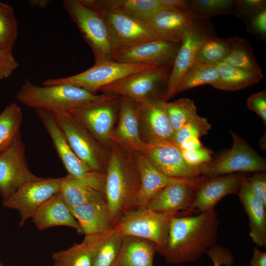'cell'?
Returning a JSON list of instances; mask_svg holds the SVG:
<instances>
[{
	"label": "cell",
	"mask_w": 266,
	"mask_h": 266,
	"mask_svg": "<svg viewBox=\"0 0 266 266\" xmlns=\"http://www.w3.org/2000/svg\"><path fill=\"white\" fill-rule=\"evenodd\" d=\"M140 180L134 153L115 144L110 151L105 177L104 196L114 226L136 207Z\"/></svg>",
	"instance_id": "7a4b0ae2"
},
{
	"label": "cell",
	"mask_w": 266,
	"mask_h": 266,
	"mask_svg": "<svg viewBox=\"0 0 266 266\" xmlns=\"http://www.w3.org/2000/svg\"><path fill=\"white\" fill-rule=\"evenodd\" d=\"M206 34L194 22L182 37L166 83L164 96L165 100L173 97V93L179 82L196 61L198 48Z\"/></svg>",
	"instance_id": "ffe728a7"
},
{
	"label": "cell",
	"mask_w": 266,
	"mask_h": 266,
	"mask_svg": "<svg viewBox=\"0 0 266 266\" xmlns=\"http://www.w3.org/2000/svg\"></svg>",
	"instance_id": "9f6ffc18"
},
{
	"label": "cell",
	"mask_w": 266,
	"mask_h": 266,
	"mask_svg": "<svg viewBox=\"0 0 266 266\" xmlns=\"http://www.w3.org/2000/svg\"><path fill=\"white\" fill-rule=\"evenodd\" d=\"M178 147L181 150L191 151L203 146L200 138L190 137L183 141Z\"/></svg>",
	"instance_id": "681fc988"
},
{
	"label": "cell",
	"mask_w": 266,
	"mask_h": 266,
	"mask_svg": "<svg viewBox=\"0 0 266 266\" xmlns=\"http://www.w3.org/2000/svg\"><path fill=\"white\" fill-rule=\"evenodd\" d=\"M218 219L214 208L192 216H173L166 242L158 251L169 264L193 262L213 246Z\"/></svg>",
	"instance_id": "6da1fadb"
},
{
	"label": "cell",
	"mask_w": 266,
	"mask_h": 266,
	"mask_svg": "<svg viewBox=\"0 0 266 266\" xmlns=\"http://www.w3.org/2000/svg\"><path fill=\"white\" fill-rule=\"evenodd\" d=\"M181 41L154 39L114 52L112 61L154 66H172Z\"/></svg>",
	"instance_id": "e0dca14e"
},
{
	"label": "cell",
	"mask_w": 266,
	"mask_h": 266,
	"mask_svg": "<svg viewBox=\"0 0 266 266\" xmlns=\"http://www.w3.org/2000/svg\"><path fill=\"white\" fill-rule=\"evenodd\" d=\"M120 97L107 93L103 98L88 101L68 111L101 144L111 150V136L118 116Z\"/></svg>",
	"instance_id": "5b68a950"
},
{
	"label": "cell",
	"mask_w": 266,
	"mask_h": 266,
	"mask_svg": "<svg viewBox=\"0 0 266 266\" xmlns=\"http://www.w3.org/2000/svg\"><path fill=\"white\" fill-rule=\"evenodd\" d=\"M217 252L213 249L208 251V255L213 261L214 266L229 264L230 260L228 255L221 251Z\"/></svg>",
	"instance_id": "c3c4849f"
},
{
	"label": "cell",
	"mask_w": 266,
	"mask_h": 266,
	"mask_svg": "<svg viewBox=\"0 0 266 266\" xmlns=\"http://www.w3.org/2000/svg\"><path fill=\"white\" fill-rule=\"evenodd\" d=\"M37 116L50 136L53 146L68 174L76 178L96 190L104 193L105 174L92 170L73 151L56 121L52 112L36 109Z\"/></svg>",
	"instance_id": "52a82bcc"
},
{
	"label": "cell",
	"mask_w": 266,
	"mask_h": 266,
	"mask_svg": "<svg viewBox=\"0 0 266 266\" xmlns=\"http://www.w3.org/2000/svg\"><path fill=\"white\" fill-rule=\"evenodd\" d=\"M230 38H221L206 34L197 53L196 61L209 65L222 62L231 49Z\"/></svg>",
	"instance_id": "e575fe53"
},
{
	"label": "cell",
	"mask_w": 266,
	"mask_h": 266,
	"mask_svg": "<svg viewBox=\"0 0 266 266\" xmlns=\"http://www.w3.org/2000/svg\"><path fill=\"white\" fill-rule=\"evenodd\" d=\"M232 146L205 164L204 176L213 177L236 172H263L266 161L236 133L231 131Z\"/></svg>",
	"instance_id": "8fae6325"
},
{
	"label": "cell",
	"mask_w": 266,
	"mask_h": 266,
	"mask_svg": "<svg viewBox=\"0 0 266 266\" xmlns=\"http://www.w3.org/2000/svg\"><path fill=\"white\" fill-rule=\"evenodd\" d=\"M63 6L91 47L95 63L112 60L113 51L105 24L100 13L79 0H65Z\"/></svg>",
	"instance_id": "8992f818"
},
{
	"label": "cell",
	"mask_w": 266,
	"mask_h": 266,
	"mask_svg": "<svg viewBox=\"0 0 266 266\" xmlns=\"http://www.w3.org/2000/svg\"><path fill=\"white\" fill-rule=\"evenodd\" d=\"M176 214L147 207H136L123 215L114 229L123 237L133 236L151 241L158 245L159 251L166 242L170 220Z\"/></svg>",
	"instance_id": "ba28073f"
},
{
	"label": "cell",
	"mask_w": 266,
	"mask_h": 266,
	"mask_svg": "<svg viewBox=\"0 0 266 266\" xmlns=\"http://www.w3.org/2000/svg\"><path fill=\"white\" fill-rule=\"evenodd\" d=\"M159 247L154 242L142 238L125 236L119 255L120 266H153Z\"/></svg>",
	"instance_id": "f1b7e54d"
},
{
	"label": "cell",
	"mask_w": 266,
	"mask_h": 266,
	"mask_svg": "<svg viewBox=\"0 0 266 266\" xmlns=\"http://www.w3.org/2000/svg\"><path fill=\"white\" fill-rule=\"evenodd\" d=\"M23 114L15 102L7 105L0 114V153L5 150L20 132Z\"/></svg>",
	"instance_id": "836d02e7"
},
{
	"label": "cell",
	"mask_w": 266,
	"mask_h": 266,
	"mask_svg": "<svg viewBox=\"0 0 266 266\" xmlns=\"http://www.w3.org/2000/svg\"><path fill=\"white\" fill-rule=\"evenodd\" d=\"M172 66H157L135 72L102 87L99 91L117 95L135 102L154 97L164 98L160 91L163 87L166 88Z\"/></svg>",
	"instance_id": "9c48e42d"
},
{
	"label": "cell",
	"mask_w": 266,
	"mask_h": 266,
	"mask_svg": "<svg viewBox=\"0 0 266 266\" xmlns=\"http://www.w3.org/2000/svg\"><path fill=\"white\" fill-rule=\"evenodd\" d=\"M60 192L69 208L105 200L103 194L69 174L62 177Z\"/></svg>",
	"instance_id": "4dcf8cb0"
},
{
	"label": "cell",
	"mask_w": 266,
	"mask_h": 266,
	"mask_svg": "<svg viewBox=\"0 0 266 266\" xmlns=\"http://www.w3.org/2000/svg\"><path fill=\"white\" fill-rule=\"evenodd\" d=\"M247 107L257 114L266 124V90L254 93L246 100Z\"/></svg>",
	"instance_id": "ee69618b"
},
{
	"label": "cell",
	"mask_w": 266,
	"mask_h": 266,
	"mask_svg": "<svg viewBox=\"0 0 266 266\" xmlns=\"http://www.w3.org/2000/svg\"><path fill=\"white\" fill-rule=\"evenodd\" d=\"M140 180L136 207H145L150 199L160 190L185 178L167 176L159 171L141 153H134Z\"/></svg>",
	"instance_id": "cb8c5ba5"
},
{
	"label": "cell",
	"mask_w": 266,
	"mask_h": 266,
	"mask_svg": "<svg viewBox=\"0 0 266 266\" xmlns=\"http://www.w3.org/2000/svg\"><path fill=\"white\" fill-rule=\"evenodd\" d=\"M266 4V1L264 0H235L234 10L240 16L249 19L265 9Z\"/></svg>",
	"instance_id": "b9f144b4"
},
{
	"label": "cell",
	"mask_w": 266,
	"mask_h": 266,
	"mask_svg": "<svg viewBox=\"0 0 266 266\" xmlns=\"http://www.w3.org/2000/svg\"><path fill=\"white\" fill-rule=\"evenodd\" d=\"M52 258L66 266H93V250L84 239L67 249L53 253Z\"/></svg>",
	"instance_id": "d590c367"
},
{
	"label": "cell",
	"mask_w": 266,
	"mask_h": 266,
	"mask_svg": "<svg viewBox=\"0 0 266 266\" xmlns=\"http://www.w3.org/2000/svg\"><path fill=\"white\" fill-rule=\"evenodd\" d=\"M248 31L263 40L266 38V9L248 19Z\"/></svg>",
	"instance_id": "bcb514c9"
},
{
	"label": "cell",
	"mask_w": 266,
	"mask_h": 266,
	"mask_svg": "<svg viewBox=\"0 0 266 266\" xmlns=\"http://www.w3.org/2000/svg\"><path fill=\"white\" fill-rule=\"evenodd\" d=\"M141 153L159 171L167 176L195 179L203 175L204 165L195 166L187 164L179 147L172 142L146 144Z\"/></svg>",
	"instance_id": "2e32d148"
},
{
	"label": "cell",
	"mask_w": 266,
	"mask_h": 266,
	"mask_svg": "<svg viewBox=\"0 0 266 266\" xmlns=\"http://www.w3.org/2000/svg\"><path fill=\"white\" fill-rule=\"evenodd\" d=\"M235 3L233 0H194L190 12L194 20L205 19L231 13L235 9Z\"/></svg>",
	"instance_id": "f35d334b"
},
{
	"label": "cell",
	"mask_w": 266,
	"mask_h": 266,
	"mask_svg": "<svg viewBox=\"0 0 266 266\" xmlns=\"http://www.w3.org/2000/svg\"><path fill=\"white\" fill-rule=\"evenodd\" d=\"M211 125L204 117L199 115L189 121L180 129L174 133L172 142L177 146L190 137L200 138L207 134Z\"/></svg>",
	"instance_id": "ab89813d"
},
{
	"label": "cell",
	"mask_w": 266,
	"mask_h": 266,
	"mask_svg": "<svg viewBox=\"0 0 266 266\" xmlns=\"http://www.w3.org/2000/svg\"><path fill=\"white\" fill-rule=\"evenodd\" d=\"M243 174H229L206 177L198 187L190 209L204 212L213 208L226 196L238 192Z\"/></svg>",
	"instance_id": "44dd1931"
},
{
	"label": "cell",
	"mask_w": 266,
	"mask_h": 266,
	"mask_svg": "<svg viewBox=\"0 0 266 266\" xmlns=\"http://www.w3.org/2000/svg\"><path fill=\"white\" fill-rule=\"evenodd\" d=\"M53 113L78 158L92 170L105 174L111 150L101 144L68 111Z\"/></svg>",
	"instance_id": "277c9868"
},
{
	"label": "cell",
	"mask_w": 266,
	"mask_h": 266,
	"mask_svg": "<svg viewBox=\"0 0 266 266\" xmlns=\"http://www.w3.org/2000/svg\"><path fill=\"white\" fill-rule=\"evenodd\" d=\"M231 49L222 62L255 73L263 74L255 58L252 46L244 38L231 37Z\"/></svg>",
	"instance_id": "d6a6232c"
},
{
	"label": "cell",
	"mask_w": 266,
	"mask_h": 266,
	"mask_svg": "<svg viewBox=\"0 0 266 266\" xmlns=\"http://www.w3.org/2000/svg\"><path fill=\"white\" fill-rule=\"evenodd\" d=\"M18 66L12 50L0 49V81L11 76Z\"/></svg>",
	"instance_id": "f6af8a7d"
},
{
	"label": "cell",
	"mask_w": 266,
	"mask_h": 266,
	"mask_svg": "<svg viewBox=\"0 0 266 266\" xmlns=\"http://www.w3.org/2000/svg\"><path fill=\"white\" fill-rule=\"evenodd\" d=\"M162 97L136 102L139 133L147 144L172 142L174 132L168 119Z\"/></svg>",
	"instance_id": "9a60e30c"
},
{
	"label": "cell",
	"mask_w": 266,
	"mask_h": 266,
	"mask_svg": "<svg viewBox=\"0 0 266 266\" xmlns=\"http://www.w3.org/2000/svg\"><path fill=\"white\" fill-rule=\"evenodd\" d=\"M194 22L190 11L163 8L148 23L161 39L179 42Z\"/></svg>",
	"instance_id": "603a6c76"
},
{
	"label": "cell",
	"mask_w": 266,
	"mask_h": 266,
	"mask_svg": "<svg viewBox=\"0 0 266 266\" xmlns=\"http://www.w3.org/2000/svg\"><path fill=\"white\" fill-rule=\"evenodd\" d=\"M215 65L196 61L177 84L173 96L187 90L206 84L211 85L219 80Z\"/></svg>",
	"instance_id": "1f68e13d"
},
{
	"label": "cell",
	"mask_w": 266,
	"mask_h": 266,
	"mask_svg": "<svg viewBox=\"0 0 266 266\" xmlns=\"http://www.w3.org/2000/svg\"><path fill=\"white\" fill-rule=\"evenodd\" d=\"M123 238L113 229L109 232L85 235L93 252V266H111L117 259Z\"/></svg>",
	"instance_id": "83f0119b"
},
{
	"label": "cell",
	"mask_w": 266,
	"mask_h": 266,
	"mask_svg": "<svg viewBox=\"0 0 266 266\" xmlns=\"http://www.w3.org/2000/svg\"><path fill=\"white\" fill-rule=\"evenodd\" d=\"M30 170L21 133L0 153V194L2 201L10 198L25 184L41 179Z\"/></svg>",
	"instance_id": "4fadbf2b"
},
{
	"label": "cell",
	"mask_w": 266,
	"mask_h": 266,
	"mask_svg": "<svg viewBox=\"0 0 266 266\" xmlns=\"http://www.w3.org/2000/svg\"><path fill=\"white\" fill-rule=\"evenodd\" d=\"M91 8L97 10L103 19L113 53L146 41L161 39L147 22L111 9Z\"/></svg>",
	"instance_id": "7c38bea8"
},
{
	"label": "cell",
	"mask_w": 266,
	"mask_h": 266,
	"mask_svg": "<svg viewBox=\"0 0 266 266\" xmlns=\"http://www.w3.org/2000/svg\"><path fill=\"white\" fill-rule=\"evenodd\" d=\"M240 200L248 215L249 236L258 246L266 245V206L250 190L244 176L238 191Z\"/></svg>",
	"instance_id": "4316f807"
},
{
	"label": "cell",
	"mask_w": 266,
	"mask_h": 266,
	"mask_svg": "<svg viewBox=\"0 0 266 266\" xmlns=\"http://www.w3.org/2000/svg\"><path fill=\"white\" fill-rule=\"evenodd\" d=\"M181 151L185 162L192 166H201L211 162L213 160L212 152L204 147L191 151Z\"/></svg>",
	"instance_id": "7bdbcfd3"
},
{
	"label": "cell",
	"mask_w": 266,
	"mask_h": 266,
	"mask_svg": "<svg viewBox=\"0 0 266 266\" xmlns=\"http://www.w3.org/2000/svg\"><path fill=\"white\" fill-rule=\"evenodd\" d=\"M118 117L111 136L113 143L129 152H142L146 144L140 135L136 102L120 97Z\"/></svg>",
	"instance_id": "d6986e66"
},
{
	"label": "cell",
	"mask_w": 266,
	"mask_h": 266,
	"mask_svg": "<svg viewBox=\"0 0 266 266\" xmlns=\"http://www.w3.org/2000/svg\"><path fill=\"white\" fill-rule=\"evenodd\" d=\"M53 266H66L64 264H62V263L57 262V261H54V264Z\"/></svg>",
	"instance_id": "f5cc1de1"
},
{
	"label": "cell",
	"mask_w": 266,
	"mask_h": 266,
	"mask_svg": "<svg viewBox=\"0 0 266 266\" xmlns=\"http://www.w3.org/2000/svg\"><path fill=\"white\" fill-rule=\"evenodd\" d=\"M165 108L174 133L198 115L194 100L188 98H181L171 102L166 101Z\"/></svg>",
	"instance_id": "8d00e7d4"
},
{
	"label": "cell",
	"mask_w": 266,
	"mask_h": 266,
	"mask_svg": "<svg viewBox=\"0 0 266 266\" xmlns=\"http://www.w3.org/2000/svg\"><path fill=\"white\" fill-rule=\"evenodd\" d=\"M251 266H266V253L255 248L251 260Z\"/></svg>",
	"instance_id": "f907efd6"
},
{
	"label": "cell",
	"mask_w": 266,
	"mask_h": 266,
	"mask_svg": "<svg viewBox=\"0 0 266 266\" xmlns=\"http://www.w3.org/2000/svg\"><path fill=\"white\" fill-rule=\"evenodd\" d=\"M50 1L48 0H32L29 1V3L33 7L44 8L50 3Z\"/></svg>",
	"instance_id": "816d5d0a"
},
{
	"label": "cell",
	"mask_w": 266,
	"mask_h": 266,
	"mask_svg": "<svg viewBox=\"0 0 266 266\" xmlns=\"http://www.w3.org/2000/svg\"><path fill=\"white\" fill-rule=\"evenodd\" d=\"M247 184L253 195L266 206V175L265 171L258 172L245 177Z\"/></svg>",
	"instance_id": "60d3db41"
},
{
	"label": "cell",
	"mask_w": 266,
	"mask_h": 266,
	"mask_svg": "<svg viewBox=\"0 0 266 266\" xmlns=\"http://www.w3.org/2000/svg\"><path fill=\"white\" fill-rule=\"evenodd\" d=\"M204 178L202 176L195 179H185L168 185L157 192L145 207L169 213L190 209L196 191Z\"/></svg>",
	"instance_id": "ac0fdd59"
},
{
	"label": "cell",
	"mask_w": 266,
	"mask_h": 266,
	"mask_svg": "<svg viewBox=\"0 0 266 266\" xmlns=\"http://www.w3.org/2000/svg\"><path fill=\"white\" fill-rule=\"evenodd\" d=\"M18 35V23L13 7L0 2V49L12 50Z\"/></svg>",
	"instance_id": "74e56055"
},
{
	"label": "cell",
	"mask_w": 266,
	"mask_h": 266,
	"mask_svg": "<svg viewBox=\"0 0 266 266\" xmlns=\"http://www.w3.org/2000/svg\"><path fill=\"white\" fill-rule=\"evenodd\" d=\"M61 178H49L28 182L10 198L2 201L3 206L17 210L20 215L19 226L32 218L38 208L60 192Z\"/></svg>",
	"instance_id": "5bb4252c"
},
{
	"label": "cell",
	"mask_w": 266,
	"mask_h": 266,
	"mask_svg": "<svg viewBox=\"0 0 266 266\" xmlns=\"http://www.w3.org/2000/svg\"><path fill=\"white\" fill-rule=\"evenodd\" d=\"M0 266H2L0 264Z\"/></svg>",
	"instance_id": "11a10c76"
},
{
	"label": "cell",
	"mask_w": 266,
	"mask_h": 266,
	"mask_svg": "<svg viewBox=\"0 0 266 266\" xmlns=\"http://www.w3.org/2000/svg\"><path fill=\"white\" fill-rule=\"evenodd\" d=\"M32 220L40 231L56 226H66L83 234L81 228L59 192L36 210Z\"/></svg>",
	"instance_id": "7402d4cb"
},
{
	"label": "cell",
	"mask_w": 266,
	"mask_h": 266,
	"mask_svg": "<svg viewBox=\"0 0 266 266\" xmlns=\"http://www.w3.org/2000/svg\"><path fill=\"white\" fill-rule=\"evenodd\" d=\"M90 7L111 9L133 19L148 23L159 10L164 8L160 0H79Z\"/></svg>",
	"instance_id": "484cf974"
},
{
	"label": "cell",
	"mask_w": 266,
	"mask_h": 266,
	"mask_svg": "<svg viewBox=\"0 0 266 266\" xmlns=\"http://www.w3.org/2000/svg\"><path fill=\"white\" fill-rule=\"evenodd\" d=\"M106 95H97L70 84L40 87L26 80L18 91L16 98L20 103L35 110L53 112L68 111L84 103L101 99Z\"/></svg>",
	"instance_id": "3957f363"
},
{
	"label": "cell",
	"mask_w": 266,
	"mask_h": 266,
	"mask_svg": "<svg viewBox=\"0 0 266 266\" xmlns=\"http://www.w3.org/2000/svg\"><path fill=\"white\" fill-rule=\"evenodd\" d=\"M219 75V80L212 84L213 87L227 91L244 89L259 82L264 75L255 73L234 67L224 62L215 65Z\"/></svg>",
	"instance_id": "f546056e"
},
{
	"label": "cell",
	"mask_w": 266,
	"mask_h": 266,
	"mask_svg": "<svg viewBox=\"0 0 266 266\" xmlns=\"http://www.w3.org/2000/svg\"><path fill=\"white\" fill-rule=\"evenodd\" d=\"M164 8L171 9L180 11H190L191 0H160Z\"/></svg>",
	"instance_id": "7dc6e473"
},
{
	"label": "cell",
	"mask_w": 266,
	"mask_h": 266,
	"mask_svg": "<svg viewBox=\"0 0 266 266\" xmlns=\"http://www.w3.org/2000/svg\"><path fill=\"white\" fill-rule=\"evenodd\" d=\"M155 66H157L104 61L95 63L91 67L78 74L47 79L42 83V85L70 84L96 94L102 87L129 75Z\"/></svg>",
	"instance_id": "30bf717a"
},
{
	"label": "cell",
	"mask_w": 266,
	"mask_h": 266,
	"mask_svg": "<svg viewBox=\"0 0 266 266\" xmlns=\"http://www.w3.org/2000/svg\"><path fill=\"white\" fill-rule=\"evenodd\" d=\"M111 266H120L119 262V256L117 259L114 262Z\"/></svg>",
	"instance_id": "db71d44e"
},
{
	"label": "cell",
	"mask_w": 266,
	"mask_h": 266,
	"mask_svg": "<svg viewBox=\"0 0 266 266\" xmlns=\"http://www.w3.org/2000/svg\"><path fill=\"white\" fill-rule=\"evenodd\" d=\"M69 208L85 235L106 233L114 229L105 200Z\"/></svg>",
	"instance_id": "d4e9b609"
}]
</instances>
